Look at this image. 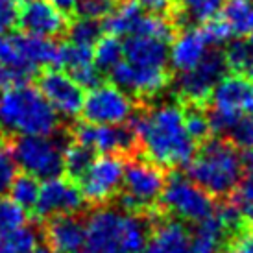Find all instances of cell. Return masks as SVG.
Wrapping results in <instances>:
<instances>
[{
	"label": "cell",
	"mask_w": 253,
	"mask_h": 253,
	"mask_svg": "<svg viewBox=\"0 0 253 253\" xmlns=\"http://www.w3.org/2000/svg\"><path fill=\"white\" fill-rule=\"evenodd\" d=\"M54 67L71 74L72 80L84 89H91L100 84V69L92 57V46L69 41L56 46Z\"/></svg>",
	"instance_id": "18"
},
{
	"label": "cell",
	"mask_w": 253,
	"mask_h": 253,
	"mask_svg": "<svg viewBox=\"0 0 253 253\" xmlns=\"http://www.w3.org/2000/svg\"><path fill=\"white\" fill-rule=\"evenodd\" d=\"M165 174L152 161H129L122 177V204L127 211H144L161 198Z\"/></svg>",
	"instance_id": "9"
},
{
	"label": "cell",
	"mask_w": 253,
	"mask_h": 253,
	"mask_svg": "<svg viewBox=\"0 0 253 253\" xmlns=\"http://www.w3.org/2000/svg\"><path fill=\"white\" fill-rule=\"evenodd\" d=\"M142 152L157 167H181L196 154V141L185 127V111L177 104H159L133 122Z\"/></svg>",
	"instance_id": "1"
},
{
	"label": "cell",
	"mask_w": 253,
	"mask_h": 253,
	"mask_svg": "<svg viewBox=\"0 0 253 253\" xmlns=\"http://www.w3.org/2000/svg\"><path fill=\"white\" fill-rule=\"evenodd\" d=\"M159 200L165 205V209L176 214L179 220L196 224L216 211L211 194L185 176H172L167 179Z\"/></svg>",
	"instance_id": "8"
},
{
	"label": "cell",
	"mask_w": 253,
	"mask_h": 253,
	"mask_svg": "<svg viewBox=\"0 0 253 253\" xmlns=\"http://www.w3.org/2000/svg\"><path fill=\"white\" fill-rule=\"evenodd\" d=\"M252 96H253V85H252Z\"/></svg>",
	"instance_id": "49"
},
{
	"label": "cell",
	"mask_w": 253,
	"mask_h": 253,
	"mask_svg": "<svg viewBox=\"0 0 253 253\" xmlns=\"http://www.w3.org/2000/svg\"><path fill=\"white\" fill-rule=\"evenodd\" d=\"M141 15L142 7L137 4V0H122L119 6H115L106 13L102 28L106 30V34L109 36L126 37L135 30Z\"/></svg>",
	"instance_id": "23"
},
{
	"label": "cell",
	"mask_w": 253,
	"mask_h": 253,
	"mask_svg": "<svg viewBox=\"0 0 253 253\" xmlns=\"http://www.w3.org/2000/svg\"><path fill=\"white\" fill-rule=\"evenodd\" d=\"M91 161H92V152L87 150L85 146H82L80 142L69 144L63 150V169L71 174V177L80 179Z\"/></svg>",
	"instance_id": "30"
},
{
	"label": "cell",
	"mask_w": 253,
	"mask_h": 253,
	"mask_svg": "<svg viewBox=\"0 0 253 253\" xmlns=\"http://www.w3.org/2000/svg\"><path fill=\"white\" fill-rule=\"evenodd\" d=\"M224 233V222L218 218L216 211H214L209 218L198 222L194 235H190L189 253H218L220 252V240H222Z\"/></svg>",
	"instance_id": "25"
},
{
	"label": "cell",
	"mask_w": 253,
	"mask_h": 253,
	"mask_svg": "<svg viewBox=\"0 0 253 253\" xmlns=\"http://www.w3.org/2000/svg\"><path fill=\"white\" fill-rule=\"evenodd\" d=\"M113 82L124 89L129 94L137 96H155L167 87L169 84V74L163 67H142L133 65L122 59L111 71Z\"/></svg>",
	"instance_id": "16"
},
{
	"label": "cell",
	"mask_w": 253,
	"mask_h": 253,
	"mask_svg": "<svg viewBox=\"0 0 253 253\" xmlns=\"http://www.w3.org/2000/svg\"><path fill=\"white\" fill-rule=\"evenodd\" d=\"M202 28H204L205 36H207L211 44H224L233 37L227 26L222 22V19H212V21L202 24Z\"/></svg>",
	"instance_id": "38"
},
{
	"label": "cell",
	"mask_w": 253,
	"mask_h": 253,
	"mask_svg": "<svg viewBox=\"0 0 253 253\" xmlns=\"http://www.w3.org/2000/svg\"><path fill=\"white\" fill-rule=\"evenodd\" d=\"M224 56H220L216 52H209L200 63L179 74L177 92L192 104H202L205 100H209L214 85L224 78Z\"/></svg>",
	"instance_id": "12"
},
{
	"label": "cell",
	"mask_w": 253,
	"mask_h": 253,
	"mask_svg": "<svg viewBox=\"0 0 253 253\" xmlns=\"http://www.w3.org/2000/svg\"><path fill=\"white\" fill-rule=\"evenodd\" d=\"M39 91L57 115L74 119L82 113L85 96L84 87L76 84L71 74H67L61 69H52L44 72L39 82Z\"/></svg>",
	"instance_id": "13"
},
{
	"label": "cell",
	"mask_w": 253,
	"mask_h": 253,
	"mask_svg": "<svg viewBox=\"0 0 253 253\" xmlns=\"http://www.w3.org/2000/svg\"><path fill=\"white\" fill-rule=\"evenodd\" d=\"M190 231L176 220L163 222L148 237L141 253H189Z\"/></svg>",
	"instance_id": "22"
},
{
	"label": "cell",
	"mask_w": 253,
	"mask_h": 253,
	"mask_svg": "<svg viewBox=\"0 0 253 253\" xmlns=\"http://www.w3.org/2000/svg\"><path fill=\"white\" fill-rule=\"evenodd\" d=\"M17 165L37 179L56 177L63 170V148L52 135H22L13 144Z\"/></svg>",
	"instance_id": "6"
},
{
	"label": "cell",
	"mask_w": 253,
	"mask_h": 253,
	"mask_svg": "<svg viewBox=\"0 0 253 253\" xmlns=\"http://www.w3.org/2000/svg\"><path fill=\"white\" fill-rule=\"evenodd\" d=\"M211 46L202 26L183 30L172 44H169V63L177 72L189 71L211 52Z\"/></svg>",
	"instance_id": "19"
},
{
	"label": "cell",
	"mask_w": 253,
	"mask_h": 253,
	"mask_svg": "<svg viewBox=\"0 0 253 253\" xmlns=\"http://www.w3.org/2000/svg\"><path fill=\"white\" fill-rule=\"evenodd\" d=\"M231 141L242 150L252 152L253 150V115H244L240 117L233 127L229 129Z\"/></svg>",
	"instance_id": "34"
},
{
	"label": "cell",
	"mask_w": 253,
	"mask_h": 253,
	"mask_svg": "<svg viewBox=\"0 0 253 253\" xmlns=\"http://www.w3.org/2000/svg\"><path fill=\"white\" fill-rule=\"evenodd\" d=\"M7 190L11 194V202L21 205L26 211V209H32L36 205L37 196H39V181H37V177L30 176V174L17 176Z\"/></svg>",
	"instance_id": "29"
},
{
	"label": "cell",
	"mask_w": 253,
	"mask_h": 253,
	"mask_svg": "<svg viewBox=\"0 0 253 253\" xmlns=\"http://www.w3.org/2000/svg\"><path fill=\"white\" fill-rule=\"evenodd\" d=\"M92 57L100 71L111 72L122 61V42L115 36H102L92 46Z\"/></svg>",
	"instance_id": "28"
},
{
	"label": "cell",
	"mask_w": 253,
	"mask_h": 253,
	"mask_svg": "<svg viewBox=\"0 0 253 253\" xmlns=\"http://www.w3.org/2000/svg\"><path fill=\"white\" fill-rule=\"evenodd\" d=\"M17 22L24 34L52 39L65 30L67 17L65 11L54 6L50 0H26L17 15Z\"/></svg>",
	"instance_id": "17"
},
{
	"label": "cell",
	"mask_w": 253,
	"mask_h": 253,
	"mask_svg": "<svg viewBox=\"0 0 253 253\" xmlns=\"http://www.w3.org/2000/svg\"><path fill=\"white\" fill-rule=\"evenodd\" d=\"M231 246L237 250V253H253V231L240 233Z\"/></svg>",
	"instance_id": "41"
},
{
	"label": "cell",
	"mask_w": 253,
	"mask_h": 253,
	"mask_svg": "<svg viewBox=\"0 0 253 253\" xmlns=\"http://www.w3.org/2000/svg\"><path fill=\"white\" fill-rule=\"evenodd\" d=\"M102 24L98 19H89V17H80L78 21L72 22L71 30H69V41L80 42V44H87V46H94V42L102 37Z\"/></svg>",
	"instance_id": "31"
},
{
	"label": "cell",
	"mask_w": 253,
	"mask_h": 253,
	"mask_svg": "<svg viewBox=\"0 0 253 253\" xmlns=\"http://www.w3.org/2000/svg\"><path fill=\"white\" fill-rule=\"evenodd\" d=\"M46 240L56 253H74L85 248V224L72 214L52 216L46 225Z\"/></svg>",
	"instance_id": "21"
},
{
	"label": "cell",
	"mask_w": 253,
	"mask_h": 253,
	"mask_svg": "<svg viewBox=\"0 0 253 253\" xmlns=\"http://www.w3.org/2000/svg\"><path fill=\"white\" fill-rule=\"evenodd\" d=\"M122 59L142 67H163L169 63V41L144 34H129L122 42Z\"/></svg>",
	"instance_id": "20"
},
{
	"label": "cell",
	"mask_w": 253,
	"mask_h": 253,
	"mask_svg": "<svg viewBox=\"0 0 253 253\" xmlns=\"http://www.w3.org/2000/svg\"><path fill=\"white\" fill-rule=\"evenodd\" d=\"M124 161L119 155L106 154L98 159H92L85 170L80 183H82V194L84 200L92 204H104L111 200L122 187L124 177Z\"/></svg>",
	"instance_id": "11"
},
{
	"label": "cell",
	"mask_w": 253,
	"mask_h": 253,
	"mask_svg": "<svg viewBox=\"0 0 253 253\" xmlns=\"http://www.w3.org/2000/svg\"><path fill=\"white\" fill-rule=\"evenodd\" d=\"M13 2H26V0H13Z\"/></svg>",
	"instance_id": "48"
},
{
	"label": "cell",
	"mask_w": 253,
	"mask_h": 253,
	"mask_svg": "<svg viewBox=\"0 0 253 253\" xmlns=\"http://www.w3.org/2000/svg\"><path fill=\"white\" fill-rule=\"evenodd\" d=\"M185 127H187V131H189V135L194 141H204L205 137L209 135V131H211L207 115L198 111V109L185 111Z\"/></svg>",
	"instance_id": "35"
},
{
	"label": "cell",
	"mask_w": 253,
	"mask_h": 253,
	"mask_svg": "<svg viewBox=\"0 0 253 253\" xmlns=\"http://www.w3.org/2000/svg\"><path fill=\"white\" fill-rule=\"evenodd\" d=\"M30 253H56V252H54V250H50V248H39V246H36Z\"/></svg>",
	"instance_id": "46"
},
{
	"label": "cell",
	"mask_w": 253,
	"mask_h": 253,
	"mask_svg": "<svg viewBox=\"0 0 253 253\" xmlns=\"http://www.w3.org/2000/svg\"><path fill=\"white\" fill-rule=\"evenodd\" d=\"M74 253H94V252L89 250V248H82V250H78V252H74Z\"/></svg>",
	"instance_id": "47"
},
{
	"label": "cell",
	"mask_w": 253,
	"mask_h": 253,
	"mask_svg": "<svg viewBox=\"0 0 253 253\" xmlns=\"http://www.w3.org/2000/svg\"><path fill=\"white\" fill-rule=\"evenodd\" d=\"M39 244V231L32 225H19L0 233V253H30Z\"/></svg>",
	"instance_id": "26"
},
{
	"label": "cell",
	"mask_w": 253,
	"mask_h": 253,
	"mask_svg": "<svg viewBox=\"0 0 253 253\" xmlns=\"http://www.w3.org/2000/svg\"><path fill=\"white\" fill-rule=\"evenodd\" d=\"M242 72L253 76V32L248 36V41H244V67Z\"/></svg>",
	"instance_id": "43"
},
{
	"label": "cell",
	"mask_w": 253,
	"mask_h": 253,
	"mask_svg": "<svg viewBox=\"0 0 253 253\" xmlns=\"http://www.w3.org/2000/svg\"><path fill=\"white\" fill-rule=\"evenodd\" d=\"M133 100L129 92L113 84H96L84 96L82 113L87 122L120 126L131 119Z\"/></svg>",
	"instance_id": "10"
},
{
	"label": "cell",
	"mask_w": 253,
	"mask_h": 253,
	"mask_svg": "<svg viewBox=\"0 0 253 253\" xmlns=\"http://www.w3.org/2000/svg\"><path fill=\"white\" fill-rule=\"evenodd\" d=\"M28 72L15 69V67H7V65H0V89H11V87H19V85L28 84L30 80Z\"/></svg>",
	"instance_id": "37"
},
{
	"label": "cell",
	"mask_w": 253,
	"mask_h": 253,
	"mask_svg": "<svg viewBox=\"0 0 253 253\" xmlns=\"http://www.w3.org/2000/svg\"><path fill=\"white\" fill-rule=\"evenodd\" d=\"M237 200L239 204H253V150L244 159V172L237 187Z\"/></svg>",
	"instance_id": "36"
},
{
	"label": "cell",
	"mask_w": 253,
	"mask_h": 253,
	"mask_svg": "<svg viewBox=\"0 0 253 253\" xmlns=\"http://www.w3.org/2000/svg\"><path fill=\"white\" fill-rule=\"evenodd\" d=\"M85 246L94 253H141L148 240V224L133 212L96 209L85 224Z\"/></svg>",
	"instance_id": "2"
},
{
	"label": "cell",
	"mask_w": 253,
	"mask_h": 253,
	"mask_svg": "<svg viewBox=\"0 0 253 253\" xmlns=\"http://www.w3.org/2000/svg\"><path fill=\"white\" fill-rule=\"evenodd\" d=\"M189 177L211 196H225L239 187L244 159L224 141H207L189 163Z\"/></svg>",
	"instance_id": "4"
},
{
	"label": "cell",
	"mask_w": 253,
	"mask_h": 253,
	"mask_svg": "<svg viewBox=\"0 0 253 253\" xmlns=\"http://www.w3.org/2000/svg\"><path fill=\"white\" fill-rule=\"evenodd\" d=\"M220 19L231 36L248 37L253 32V0H225Z\"/></svg>",
	"instance_id": "24"
},
{
	"label": "cell",
	"mask_w": 253,
	"mask_h": 253,
	"mask_svg": "<svg viewBox=\"0 0 253 253\" xmlns=\"http://www.w3.org/2000/svg\"><path fill=\"white\" fill-rule=\"evenodd\" d=\"M107 2H115V0H107Z\"/></svg>",
	"instance_id": "50"
},
{
	"label": "cell",
	"mask_w": 253,
	"mask_h": 253,
	"mask_svg": "<svg viewBox=\"0 0 253 253\" xmlns=\"http://www.w3.org/2000/svg\"><path fill=\"white\" fill-rule=\"evenodd\" d=\"M76 9L80 11V17L100 19V17H106V13L111 9V2H107V0H80Z\"/></svg>",
	"instance_id": "39"
},
{
	"label": "cell",
	"mask_w": 253,
	"mask_h": 253,
	"mask_svg": "<svg viewBox=\"0 0 253 253\" xmlns=\"http://www.w3.org/2000/svg\"><path fill=\"white\" fill-rule=\"evenodd\" d=\"M56 127L57 113L39 89L24 84L0 92V129L6 133L52 135Z\"/></svg>",
	"instance_id": "3"
},
{
	"label": "cell",
	"mask_w": 253,
	"mask_h": 253,
	"mask_svg": "<svg viewBox=\"0 0 253 253\" xmlns=\"http://www.w3.org/2000/svg\"><path fill=\"white\" fill-rule=\"evenodd\" d=\"M237 205L240 207L242 218H244L250 225H253V204H239V202H237Z\"/></svg>",
	"instance_id": "45"
},
{
	"label": "cell",
	"mask_w": 253,
	"mask_h": 253,
	"mask_svg": "<svg viewBox=\"0 0 253 253\" xmlns=\"http://www.w3.org/2000/svg\"><path fill=\"white\" fill-rule=\"evenodd\" d=\"M17 169L19 165L15 161L13 148L0 139V194L7 192L9 185L17 177Z\"/></svg>",
	"instance_id": "32"
},
{
	"label": "cell",
	"mask_w": 253,
	"mask_h": 253,
	"mask_svg": "<svg viewBox=\"0 0 253 253\" xmlns=\"http://www.w3.org/2000/svg\"><path fill=\"white\" fill-rule=\"evenodd\" d=\"M26 224V211L15 202H0V233Z\"/></svg>",
	"instance_id": "33"
},
{
	"label": "cell",
	"mask_w": 253,
	"mask_h": 253,
	"mask_svg": "<svg viewBox=\"0 0 253 253\" xmlns=\"http://www.w3.org/2000/svg\"><path fill=\"white\" fill-rule=\"evenodd\" d=\"M56 44L50 39L30 34H2L0 36V65L15 67L34 76L41 67H54Z\"/></svg>",
	"instance_id": "7"
},
{
	"label": "cell",
	"mask_w": 253,
	"mask_h": 253,
	"mask_svg": "<svg viewBox=\"0 0 253 253\" xmlns=\"http://www.w3.org/2000/svg\"><path fill=\"white\" fill-rule=\"evenodd\" d=\"M84 194L74 183L63 177H48L39 185V196L34 205L41 218H52L59 214H74L84 207Z\"/></svg>",
	"instance_id": "14"
},
{
	"label": "cell",
	"mask_w": 253,
	"mask_h": 253,
	"mask_svg": "<svg viewBox=\"0 0 253 253\" xmlns=\"http://www.w3.org/2000/svg\"><path fill=\"white\" fill-rule=\"evenodd\" d=\"M17 2L13 0H0V36L7 34L17 24Z\"/></svg>",
	"instance_id": "40"
},
{
	"label": "cell",
	"mask_w": 253,
	"mask_h": 253,
	"mask_svg": "<svg viewBox=\"0 0 253 253\" xmlns=\"http://www.w3.org/2000/svg\"><path fill=\"white\" fill-rule=\"evenodd\" d=\"M50 2L56 7H59L61 11H72V9H76L78 4H80V0H50Z\"/></svg>",
	"instance_id": "44"
},
{
	"label": "cell",
	"mask_w": 253,
	"mask_h": 253,
	"mask_svg": "<svg viewBox=\"0 0 253 253\" xmlns=\"http://www.w3.org/2000/svg\"><path fill=\"white\" fill-rule=\"evenodd\" d=\"M225 0H177V9L183 21L205 24L216 19Z\"/></svg>",
	"instance_id": "27"
},
{
	"label": "cell",
	"mask_w": 253,
	"mask_h": 253,
	"mask_svg": "<svg viewBox=\"0 0 253 253\" xmlns=\"http://www.w3.org/2000/svg\"><path fill=\"white\" fill-rule=\"evenodd\" d=\"M170 2L172 0H137V4L150 13H163L165 9H169Z\"/></svg>",
	"instance_id": "42"
},
{
	"label": "cell",
	"mask_w": 253,
	"mask_h": 253,
	"mask_svg": "<svg viewBox=\"0 0 253 253\" xmlns=\"http://www.w3.org/2000/svg\"><path fill=\"white\" fill-rule=\"evenodd\" d=\"M211 113L207 115L209 127L214 133H229L233 124L253 111L252 84L244 76H224L211 92Z\"/></svg>",
	"instance_id": "5"
},
{
	"label": "cell",
	"mask_w": 253,
	"mask_h": 253,
	"mask_svg": "<svg viewBox=\"0 0 253 253\" xmlns=\"http://www.w3.org/2000/svg\"><path fill=\"white\" fill-rule=\"evenodd\" d=\"M74 139L91 152H98L102 155H117L120 152H127L133 146L135 135L133 129L124 127V124L111 126V124L85 122L74 129Z\"/></svg>",
	"instance_id": "15"
}]
</instances>
